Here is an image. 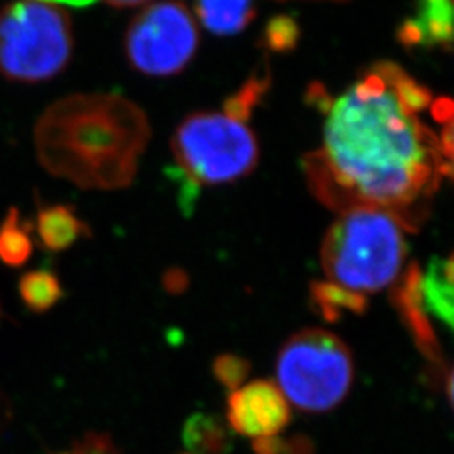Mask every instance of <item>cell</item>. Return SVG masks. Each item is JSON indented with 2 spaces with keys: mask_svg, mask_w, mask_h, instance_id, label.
Segmentation results:
<instances>
[{
  "mask_svg": "<svg viewBox=\"0 0 454 454\" xmlns=\"http://www.w3.org/2000/svg\"><path fill=\"white\" fill-rule=\"evenodd\" d=\"M253 450L256 454H285L286 453V439L278 438V436L254 439Z\"/></svg>",
  "mask_w": 454,
  "mask_h": 454,
  "instance_id": "obj_20",
  "label": "cell"
},
{
  "mask_svg": "<svg viewBox=\"0 0 454 454\" xmlns=\"http://www.w3.org/2000/svg\"><path fill=\"white\" fill-rule=\"evenodd\" d=\"M19 293L26 307L35 313L52 309L61 298L63 288L58 276L48 270L29 271L19 279Z\"/></svg>",
  "mask_w": 454,
  "mask_h": 454,
  "instance_id": "obj_16",
  "label": "cell"
},
{
  "mask_svg": "<svg viewBox=\"0 0 454 454\" xmlns=\"http://www.w3.org/2000/svg\"><path fill=\"white\" fill-rule=\"evenodd\" d=\"M422 307L448 330L453 328V258H434L421 275Z\"/></svg>",
  "mask_w": 454,
  "mask_h": 454,
  "instance_id": "obj_11",
  "label": "cell"
},
{
  "mask_svg": "<svg viewBox=\"0 0 454 454\" xmlns=\"http://www.w3.org/2000/svg\"><path fill=\"white\" fill-rule=\"evenodd\" d=\"M285 454H313V444L305 436L286 439V453Z\"/></svg>",
  "mask_w": 454,
  "mask_h": 454,
  "instance_id": "obj_21",
  "label": "cell"
},
{
  "mask_svg": "<svg viewBox=\"0 0 454 454\" xmlns=\"http://www.w3.org/2000/svg\"><path fill=\"white\" fill-rule=\"evenodd\" d=\"M98 0H82V5H90V4H95ZM112 7H118V9H123V7H135V5H144L148 4L152 0H101Z\"/></svg>",
  "mask_w": 454,
  "mask_h": 454,
  "instance_id": "obj_22",
  "label": "cell"
},
{
  "mask_svg": "<svg viewBox=\"0 0 454 454\" xmlns=\"http://www.w3.org/2000/svg\"><path fill=\"white\" fill-rule=\"evenodd\" d=\"M422 271L416 262L407 268L406 273L397 278V285L392 293V301L401 313V320L404 322L418 348L433 362L441 360V347L438 337L431 326L429 317L422 307L421 300Z\"/></svg>",
  "mask_w": 454,
  "mask_h": 454,
  "instance_id": "obj_9",
  "label": "cell"
},
{
  "mask_svg": "<svg viewBox=\"0 0 454 454\" xmlns=\"http://www.w3.org/2000/svg\"><path fill=\"white\" fill-rule=\"evenodd\" d=\"M61 454H78V453H61Z\"/></svg>",
  "mask_w": 454,
  "mask_h": 454,
  "instance_id": "obj_24",
  "label": "cell"
},
{
  "mask_svg": "<svg viewBox=\"0 0 454 454\" xmlns=\"http://www.w3.org/2000/svg\"><path fill=\"white\" fill-rule=\"evenodd\" d=\"M150 138L145 112L120 93L61 98L39 116L34 129L43 168L88 191L131 185Z\"/></svg>",
  "mask_w": 454,
  "mask_h": 454,
  "instance_id": "obj_2",
  "label": "cell"
},
{
  "mask_svg": "<svg viewBox=\"0 0 454 454\" xmlns=\"http://www.w3.org/2000/svg\"><path fill=\"white\" fill-rule=\"evenodd\" d=\"M278 24H279L278 29L270 31V35L273 37L271 44L275 46V49H285L286 46H292L294 43V34H296L294 24L292 20H285V19L279 20Z\"/></svg>",
  "mask_w": 454,
  "mask_h": 454,
  "instance_id": "obj_19",
  "label": "cell"
},
{
  "mask_svg": "<svg viewBox=\"0 0 454 454\" xmlns=\"http://www.w3.org/2000/svg\"><path fill=\"white\" fill-rule=\"evenodd\" d=\"M74 48L65 7L14 0L0 9V74L16 82H48L65 69Z\"/></svg>",
  "mask_w": 454,
  "mask_h": 454,
  "instance_id": "obj_5",
  "label": "cell"
},
{
  "mask_svg": "<svg viewBox=\"0 0 454 454\" xmlns=\"http://www.w3.org/2000/svg\"><path fill=\"white\" fill-rule=\"evenodd\" d=\"M254 14V0H197L200 22L206 29L219 35L241 33Z\"/></svg>",
  "mask_w": 454,
  "mask_h": 454,
  "instance_id": "obj_13",
  "label": "cell"
},
{
  "mask_svg": "<svg viewBox=\"0 0 454 454\" xmlns=\"http://www.w3.org/2000/svg\"><path fill=\"white\" fill-rule=\"evenodd\" d=\"M290 418L286 397L270 380H254L227 399V424L243 436L271 438L288 426Z\"/></svg>",
  "mask_w": 454,
  "mask_h": 454,
  "instance_id": "obj_8",
  "label": "cell"
},
{
  "mask_svg": "<svg viewBox=\"0 0 454 454\" xmlns=\"http://www.w3.org/2000/svg\"><path fill=\"white\" fill-rule=\"evenodd\" d=\"M322 144L303 157L311 194L335 212L377 209L407 232L427 217L442 182L453 177V103L379 61L343 93L317 88Z\"/></svg>",
  "mask_w": 454,
  "mask_h": 454,
  "instance_id": "obj_1",
  "label": "cell"
},
{
  "mask_svg": "<svg viewBox=\"0 0 454 454\" xmlns=\"http://www.w3.org/2000/svg\"><path fill=\"white\" fill-rule=\"evenodd\" d=\"M199 48V29L191 11L177 0L146 5L131 20L125 37L130 65L148 76L184 71Z\"/></svg>",
  "mask_w": 454,
  "mask_h": 454,
  "instance_id": "obj_7",
  "label": "cell"
},
{
  "mask_svg": "<svg viewBox=\"0 0 454 454\" xmlns=\"http://www.w3.org/2000/svg\"><path fill=\"white\" fill-rule=\"evenodd\" d=\"M249 118L224 105L217 112L189 114L172 137V155L184 189L244 179L260 162V145Z\"/></svg>",
  "mask_w": 454,
  "mask_h": 454,
  "instance_id": "obj_4",
  "label": "cell"
},
{
  "mask_svg": "<svg viewBox=\"0 0 454 454\" xmlns=\"http://www.w3.org/2000/svg\"><path fill=\"white\" fill-rule=\"evenodd\" d=\"M406 253V229L394 215L352 209L328 227L320 258L332 283L364 294L397 281Z\"/></svg>",
  "mask_w": 454,
  "mask_h": 454,
  "instance_id": "obj_3",
  "label": "cell"
},
{
  "mask_svg": "<svg viewBox=\"0 0 454 454\" xmlns=\"http://www.w3.org/2000/svg\"><path fill=\"white\" fill-rule=\"evenodd\" d=\"M278 387L294 406L324 412L339 406L354 380V358L343 341L325 330H303L279 350Z\"/></svg>",
  "mask_w": 454,
  "mask_h": 454,
  "instance_id": "obj_6",
  "label": "cell"
},
{
  "mask_svg": "<svg viewBox=\"0 0 454 454\" xmlns=\"http://www.w3.org/2000/svg\"><path fill=\"white\" fill-rule=\"evenodd\" d=\"M251 371V364L246 358L232 354H224L214 360L212 373L214 377L226 387V389L238 390L243 386Z\"/></svg>",
  "mask_w": 454,
  "mask_h": 454,
  "instance_id": "obj_18",
  "label": "cell"
},
{
  "mask_svg": "<svg viewBox=\"0 0 454 454\" xmlns=\"http://www.w3.org/2000/svg\"><path fill=\"white\" fill-rule=\"evenodd\" d=\"M54 4H69V5H82V0H46Z\"/></svg>",
  "mask_w": 454,
  "mask_h": 454,
  "instance_id": "obj_23",
  "label": "cell"
},
{
  "mask_svg": "<svg viewBox=\"0 0 454 454\" xmlns=\"http://www.w3.org/2000/svg\"><path fill=\"white\" fill-rule=\"evenodd\" d=\"M309 301L326 322H339L343 313L362 315L367 309V296L335 285L332 281H315L309 286Z\"/></svg>",
  "mask_w": 454,
  "mask_h": 454,
  "instance_id": "obj_14",
  "label": "cell"
},
{
  "mask_svg": "<svg viewBox=\"0 0 454 454\" xmlns=\"http://www.w3.org/2000/svg\"><path fill=\"white\" fill-rule=\"evenodd\" d=\"M37 236L49 251H65L88 234V227L73 207L65 204L44 206L37 212Z\"/></svg>",
  "mask_w": 454,
  "mask_h": 454,
  "instance_id": "obj_12",
  "label": "cell"
},
{
  "mask_svg": "<svg viewBox=\"0 0 454 454\" xmlns=\"http://www.w3.org/2000/svg\"><path fill=\"white\" fill-rule=\"evenodd\" d=\"M31 254L33 239L29 229L20 221L16 207H11L0 224V260L9 266H22Z\"/></svg>",
  "mask_w": 454,
  "mask_h": 454,
  "instance_id": "obj_17",
  "label": "cell"
},
{
  "mask_svg": "<svg viewBox=\"0 0 454 454\" xmlns=\"http://www.w3.org/2000/svg\"><path fill=\"white\" fill-rule=\"evenodd\" d=\"M418 12L401 26L399 41L406 48H451L453 4L451 0H418Z\"/></svg>",
  "mask_w": 454,
  "mask_h": 454,
  "instance_id": "obj_10",
  "label": "cell"
},
{
  "mask_svg": "<svg viewBox=\"0 0 454 454\" xmlns=\"http://www.w3.org/2000/svg\"><path fill=\"white\" fill-rule=\"evenodd\" d=\"M184 442L194 454H226L231 434L226 424L207 414H195L184 426Z\"/></svg>",
  "mask_w": 454,
  "mask_h": 454,
  "instance_id": "obj_15",
  "label": "cell"
}]
</instances>
